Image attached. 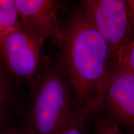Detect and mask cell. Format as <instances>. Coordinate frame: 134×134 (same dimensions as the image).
Masks as SVG:
<instances>
[{
    "label": "cell",
    "instance_id": "1",
    "mask_svg": "<svg viewBox=\"0 0 134 134\" xmlns=\"http://www.w3.org/2000/svg\"><path fill=\"white\" fill-rule=\"evenodd\" d=\"M62 32L59 63L77 103L89 117L99 112L103 103L110 61L108 47L82 6Z\"/></svg>",
    "mask_w": 134,
    "mask_h": 134
},
{
    "label": "cell",
    "instance_id": "2",
    "mask_svg": "<svg viewBox=\"0 0 134 134\" xmlns=\"http://www.w3.org/2000/svg\"><path fill=\"white\" fill-rule=\"evenodd\" d=\"M30 88L22 124L30 134H57L77 103L60 63L45 57Z\"/></svg>",
    "mask_w": 134,
    "mask_h": 134
},
{
    "label": "cell",
    "instance_id": "3",
    "mask_svg": "<svg viewBox=\"0 0 134 134\" xmlns=\"http://www.w3.org/2000/svg\"><path fill=\"white\" fill-rule=\"evenodd\" d=\"M82 7L106 43L110 59L120 56L134 39L126 1L85 0Z\"/></svg>",
    "mask_w": 134,
    "mask_h": 134
},
{
    "label": "cell",
    "instance_id": "4",
    "mask_svg": "<svg viewBox=\"0 0 134 134\" xmlns=\"http://www.w3.org/2000/svg\"><path fill=\"white\" fill-rule=\"evenodd\" d=\"M43 45L21 23L0 41V59L17 81L31 87L44 62Z\"/></svg>",
    "mask_w": 134,
    "mask_h": 134
},
{
    "label": "cell",
    "instance_id": "5",
    "mask_svg": "<svg viewBox=\"0 0 134 134\" xmlns=\"http://www.w3.org/2000/svg\"><path fill=\"white\" fill-rule=\"evenodd\" d=\"M99 113L119 126L134 129V74L120 56L110 59Z\"/></svg>",
    "mask_w": 134,
    "mask_h": 134
},
{
    "label": "cell",
    "instance_id": "6",
    "mask_svg": "<svg viewBox=\"0 0 134 134\" xmlns=\"http://www.w3.org/2000/svg\"><path fill=\"white\" fill-rule=\"evenodd\" d=\"M19 19L27 31L42 42L52 40L59 47L62 29L57 19L60 2L56 0H15Z\"/></svg>",
    "mask_w": 134,
    "mask_h": 134
},
{
    "label": "cell",
    "instance_id": "7",
    "mask_svg": "<svg viewBox=\"0 0 134 134\" xmlns=\"http://www.w3.org/2000/svg\"><path fill=\"white\" fill-rule=\"evenodd\" d=\"M20 24L15 0H0V41Z\"/></svg>",
    "mask_w": 134,
    "mask_h": 134
},
{
    "label": "cell",
    "instance_id": "8",
    "mask_svg": "<svg viewBox=\"0 0 134 134\" xmlns=\"http://www.w3.org/2000/svg\"><path fill=\"white\" fill-rule=\"evenodd\" d=\"M88 117L76 103L69 117L57 134H88L86 126Z\"/></svg>",
    "mask_w": 134,
    "mask_h": 134
},
{
    "label": "cell",
    "instance_id": "9",
    "mask_svg": "<svg viewBox=\"0 0 134 134\" xmlns=\"http://www.w3.org/2000/svg\"><path fill=\"white\" fill-rule=\"evenodd\" d=\"M94 124V134H125L119 126L98 113L90 115Z\"/></svg>",
    "mask_w": 134,
    "mask_h": 134
},
{
    "label": "cell",
    "instance_id": "10",
    "mask_svg": "<svg viewBox=\"0 0 134 134\" xmlns=\"http://www.w3.org/2000/svg\"><path fill=\"white\" fill-rule=\"evenodd\" d=\"M120 57L127 68L134 74V39L127 46Z\"/></svg>",
    "mask_w": 134,
    "mask_h": 134
},
{
    "label": "cell",
    "instance_id": "11",
    "mask_svg": "<svg viewBox=\"0 0 134 134\" xmlns=\"http://www.w3.org/2000/svg\"><path fill=\"white\" fill-rule=\"evenodd\" d=\"M0 134H30L23 124L18 126H9L0 132Z\"/></svg>",
    "mask_w": 134,
    "mask_h": 134
},
{
    "label": "cell",
    "instance_id": "12",
    "mask_svg": "<svg viewBox=\"0 0 134 134\" xmlns=\"http://www.w3.org/2000/svg\"><path fill=\"white\" fill-rule=\"evenodd\" d=\"M126 2L128 5L129 9V14L134 34V0H127Z\"/></svg>",
    "mask_w": 134,
    "mask_h": 134
}]
</instances>
